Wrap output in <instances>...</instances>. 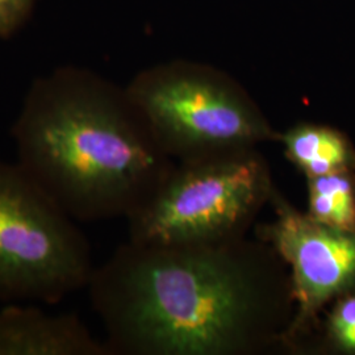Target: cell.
Here are the masks:
<instances>
[{
  "mask_svg": "<svg viewBox=\"0 0 355 355\" xmlns=\"http://www.w3.org/2000/svg\"><path fill=\"white\" fill-rule=\"evenodd\" d=\"M37 0H0V40L12 37L29 21Z\"/></svg>",
  "mask_w": 355,
  "mask_h": 355,
  "instance_id": "8fae6325",
  "label": "cell"
},
{
  "mask_svg": "<svg viewBox=\"0 0 355 355\" xmlns=\"http://www.w3.org/2000/svg\"><path fill=\"white\" fill-rule=\"evenodd\" d=\"M306 180V214L333 228L355 230L354 171H337Z\"/></svg>",
  "mask_w": 355,
  "mask_h": 355,
  "instance_id": "9c48e42d",
  "label": "cell"
},
{
  "mask_svg": "<svg viewBox=\"0 0 355 355\" xmlns=\"http://www.w3.org/2000/svg\"><path fill=\"white\" fill-rule=\"evenodd\" d=\"M125 89L175 162L279 142L280 132L253 96L212 64L187 60L153 64Z\"/></svg>",
  "mask_w": 355,
  "mask_h": 355,
  "instance_id": "3957f363",
  "label": "cell"
},
{
  "mask_svg": "<svg viewBox=\"0 0 355 355\" xmlns=\"http://www.w3.org/2000/svg\"><path fill=\"white\" fill-rule=\"evenodd\" d=\"M279 142L288 161L306 178L355 170V149L338 129L299 123L280 133Z\"/></svg>",
  "mask_w": 355,
  "mask_h": 355,
  "instance_id": "ba28073f",
  "label": "cell"
},
{
  "mask_svg": "<svg viewBox=\"0 0 355 355\" xmlns=\"http://www.w3.org/2000/svg\"><path fill=\"white\" fill-rule=\"evenodd\" d=\"M275 190L258 148L180 161L150 202L127 218L128 241L170 245L246 237Z\"/></svg>",
  "mask_w": 355,
  "mask_h": 355,
  "instance_id": "277c9868",
  "label": "cell"
},
{
  "mask_svg": "<svg viewBox=\"0 0 355 355\" xmlns=\"http://www.w3.org/2000/svg\"><path fill=\"white\" fill-rule=\"evenodd\" d=\"M270 204L275 217L257 225L255 237L271 245L290 270L296 309L287 346L290 354H305L312 350L324 306L355 290V230L318 223L278 187Z\"/></svg>",
  "mask_w": 355,
  "mask_h": 355,
  "instance_id": "8992f818",
  "label": "cell"
},
{
  "mask_svg": "<svg viewBox=\"0 0 355 355\" xmlns=\"http://www.w3.org/2000/svg\"><path fill=\"white\" fill-rule=\"evenodd\" d=\"M89 240L17 162L0 159V302L57 304L87 288Z\"/></svg>",
  "mask_w": 355,
  "mask_h": 355,
  "instance_id": "5b68a950",
  "label": "cell"
},
{
  "mask_svg": "<svg viewBox=\"0 0 355 355\" xmlns=\"http://www.w3.org/2000/svg\"><path fill=\"white\" fill-rule=\"evenodd\" d=\"M11 136L16 162L76 223L127 220L177 164L125 87L74 64L32 82Z\"/></svg>",
  "mask_w": 355,
  "mask_h": 355,
  "instance_id": "7a4b0ae2",
  "label": "cell"
},
{
  "mask_svg": "<svg viewBox=\"0 0 355 355\" xmlns=\"http://www.w3.org/2000/svg\"><path fill=\"white\" fill-rule=\"evenodd\" d=\"M316 350L355 355V290L336 299Z\"/></svg>",
  "mask_w": 355,
  "mask_h": 355,
  "instance_id": "30bf717a",
  "label": "cell"
},
{
  "mask_svg": "<svg viewBox=\"0 0 355 355\" xmlns=\"http://www.w3.org/2000/svg\"><path fill=\"white\" fill-rule=\"evenodd\" d=\"M0 355H110L76 312L49 313L37 305L0 309Z\"/></svg>",
  "mask_w": 355,
  "mask_h": 355,
  "instance_id": "52a82bcc",
  "label": "cell"
},
{
  "mask_svg": "<svg viewBox=\"0 0 355 355\" xmlns=\"http://www.w3.org/2000/svg\"><path fill=\"white\" fill-rule=\"evenodd\" d=\"M110 355L290 354L291 274L259 239L120 245L87 284Z\"/></svg>",
  "mask_w": 355,
  "mask_h": 355,
  "instance_id": "6da1fadb",
  "label": "cell"
}]
</instances>
